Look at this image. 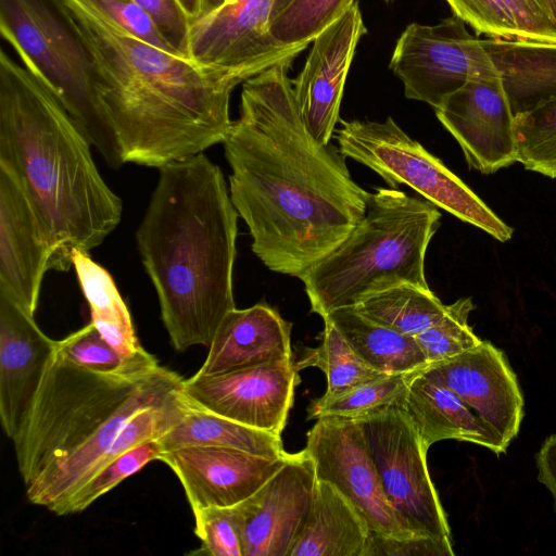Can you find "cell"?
<instances>
[{"mask_svg":"<svg viewBox=\"0 0 556 556\" xmlns=\"http://www.w3.org/2000/svg\"><path fill=\"white\" fill-rule=\"evenodd\" d=\"M277 63L242 84L240 115L223 142L229 193L271 271L300 278L336 250L366 212L370 193L339 149L304 127L288 71Z\"/></svg>","mask_w":556,"mask_h":556,"instance_id":"cell-1","label":"cell"},{"mask_svg":"<svg viewBox=\"0 0 556 556\" xmlns=\"http://www.w3.org/2000/svg\"><path fill=\"white\" fill-rule=\"evenodd\" d=\"M81 45L124 163L160 168L223 143L245 79L199 67L128 34L86 0H53Z\"/></svg>","mask_w":556,"mask_h":556,"instance_id":"cell-2","label":"cell"},{"mask_svg":"<svg viewBox=\"0 0 556 556\" xmlns=\"http://www.w3.org/2000/svg\"><path fill=\"white\" fill-rule=\"evenodd\" d=\"M184 380L144 349L111 370L76 365L55 349L12 439L27 500L64 516L130 419L180 392Z\"/></svg>","mask_w":556,"mask_h":556,"instance_id":"cell-3","label":"cell"},{"mask_svg":"<svg viewBox=\"0 0 556 556\" xmlns=\"http://www.w3.org/2000/svg\"><path fill=\"white\" fill-rule=\"evenodd\" d=\"M238 216L222 169L203 152L159 168L136 241L177 351L208 348L236 308Z\"/></svg>","mask_w":556,"mask_h":556,"instance_id":"cell-4","label":"cell"},{"mask_svg":"<svg viewBox=\"0 0 556 556\" xmlns=\"http://www.w3.org/2000/svg\"><path fill=\"white\" fill-rule=\"evenodd\" d=\"M90 148L53 91L1 50L0 165L26 194L52 250L53 270L67 271L75 250L97 248L122 219L123 202Z\"/></svg>","mask_w":556,"mask_h":556,"instance_id":"cell-5","label":"cell"},{"mask_svg":"<svg viewBox=\"0 0 556 556\" xmlns=\"http://www.w3.org/2000/svg\"><path fill=\"white\" fill-rule=\"evenodd\" d=\"M440 218L429 201L396 188L376 189L346 239L299 278L311 311L325 317L401 283L429 288L425 256Z\"/></svg>","mask_w":556,"mask_h":556,"instance_id":"cell-6","label":"cell"},{"mask_svg":"<svg viewBox=\"0 0 556 556\" xmlns=\"http://www.w3.org/2000/svg\"><path fill=\"white\" fill-rule=\"evenodd\" d=\"M0 31L106 163L113 168L124 164L116 135L93 90L85 51L53 0H0Z\"/></svg>","mask_w":556,"mask_h":556,"instance_id":"cell-7","label":"cell"},{"mask_svg":"<svg viewBox=\"0 0 556 556\" xmlns=\"http://www.w3.org/2000/svg\"><path fill=\"white\" fill-rule=\"evenodd\" d=\"M336 139L344 157L367 166L390 188L408 186L437 207L496 240L505 242L511 238L513 228L392 117L383 122L342 121Z\"/></svg>","mask_w":556,"mask_h":556,"instance_id":"cell-8","label":"cell"},{"mask_svg":"<svg viewBox=\"0 0 556 556\" xmlns=\"http://www.w3.org/2000/svg\"><path fill=\"white\" fill-rule=\"evenodd\" d=\"M386 497L404 531L451 541V530L427 466L424 444L404 406L357 419Z\"/></svg>","mask_w":556,"mask_h":556,"instance_id":"cell-9","label":"cell"},{"mask_svg":"<svg viewBox=\"0 0 556 556\" xmlns=\"http://www.w3.org/2000/svg\"><path fill=\"white\" fill-rule=\"evenodd\" d=\"M458 16L435 25L410 23L394 47L389 68L402 81L407 99L440 108L467 83L500 78L482 43Z\"/></svg>","mask_w":556,"mask_h":556,"instance_id":"cell-10","label":"cell"},{"mask_svg":"<svg viewBox=\"0 0 556 556\" xmlns=\"http://www.w3.org/2000/svg\"><path fill=\"white\" fill-rule=\"evenodd\" d=\"M275 0H230L191 23L189 59L199 67L237 74L247 80L266 68L294 60L306 46H282L268 34Z\"/></svg>","mask_w":556,"mask_h":556,"instance_id":"cell-11","label":"cell"},{"mask_svg":"<svg viewBox=\"0 0 556 556\" xmlns=\"http://www.w3.org/2000/svg\"><path fill=\"white\" fill-rule=\"evenodd\" d=\"M317 480L334 485L365 517L372 533L412 538L400 526L368 454L357 419L324 416L306 434Z\"/></svg>","mask_w":556,"mask_h":556,"instance_id":"cell-12","label":"cell"},{"mask_svg":"<svg viewBox=\"0 0 556 556\" xmlns=\"http://www.w3.org/2000/svg\"><path fill=\"white\" fill-rule=\"evenodd\" d=\"M293 361L268 363L184 380L195 406L242 425L281 434L301 382Z\"/></svg>","mask_w":556,"mask_h":556,"instance_id":"cell-13","label":"cell"},{"mask_svg":"<svg viewBox=\"0 0 556 556\" xmlns=\"http://www.w3.org/2000/svg\"><path fill=\"white\" fill-rule=\"evenodd\" d=\"M316 482L304 448L290 454L260 490L235 505L243 556H288L311 509Z\"/></svg>","mask_w":556,"mask_h":556,"instance_id":"cell-14","label":"cell"},{"mask_svg":"<svg viewBox=\"0 0 556 556\" xmlns=\"http://www.w3.org/2000/svg\"><path fill=\"white\" fill-rule=\"evenodd\" d=\"M428 379L452 390L507 447L519 432L523 395L506 355L489 341L451 358L429 364Z\"/></svg>","mask_w":556,"mask_h":556,"instance_id":"cell-15","label":"cell"},{"mask_svg":"<svg viewBox=\"0 0 556 556\" xmlns=\"http://www.w3.org/2000/svg\"><path fill=\"white\" fill-rule=\"evenodd\" d=\"M367 33L357 2L314 41L292 81L295 106L306 130L328 144L339 118L346 76L356 46Z\"/></svg>","mask_w":556,"mask_h":556,"instance_id":"cell-16","label":"cell"},{"mask_svg":"<svg viewBox=\"0 0 556 556\" xmlns=\"http://www.w3.org/2000/svg\"><path fill=\"white\" fill-rule=\"evenodd\" d=\"M434 111L470 168L492 174L517 162L515 116L501 78L471 80Z\"/></svg>","mask_w":556,"mask_h":556,"instance_id":"cell-17","label":"cell"},{"mask_svg":"<svg viewBox=\"0 0 556 556\" xmlns=\"http://www.w3.org/2000/svg\"><path fill=\"white\" fill-rule=\"evenodd\" d=\"M219 446H184L163 452L166 464L180 481L191 510L231 507L260 490L287 462Z\"/></svg>","mask_w":556,"mask_h":556,"instance_id":"cell-18","label":"cell"},{"mask_svg":"<svg viewBox=\"0 0 556 556\" xmlns=\"http://www.w3.org/2000/svg\"><path fill=\"white\" fill-rule=\"evenodd\" d=\"M56 343L41 331L35 315L0 288V420L11 440L30 407Z\"/></svg>","mask_w":556,"mask_h":556,"instance_id":"cell-19","label":"cell"},{"mask_svg":"<svg viewBox=\"0 0 556 556\" xmlns=\"http://www.w3.org/2000/svg\"><path fill=\"white\" fill-rule=\"evenodd\" d=\"M52 250L14 174L0 165V288L35 315Z\"/></svg>","mask_w":556,"mask_h":556,"instance_id":"cell-20","label":"cell"},{"mask_svg":"<svg viewBox=\"0 0 556 556\" xmlns=\"http://www.w3.org/2000/svg\"><path fill=\"white\" fill-rule=\"evenodd\" d=\"M291 324L265 302L230 311L208 346L197 375H215L292 361Z\"/></svg>","mask_w":556,"mask_h":556,"instance_id":"cell-21","label":"cell"},{"mask_svg":"<svg viewBox=\"0 0 556 556\" xmlns=\"http://www.w3.org/2000/svg\"><path fill=\"white\" fill-rule=\"evenodd\" d=\"M421 371L409 386L404 408L428 448L435 442L454 439L484 446L495 454L505 453L507 447L473 409Z\"/></svg>","mask_w":556,"mask_h":556,"instance_id":"cell-22","label":"cell"},{"mask_svg":"<svg viewBox=\"0 0 556 556\" xmlns=\"http://www.w3.org/2000/svg\"><path fill=\"white\" fill-rule=\"evenodd\" d=\"M370 530L331 483L317 480L308 515L288 556H365Z\"/></svg>","mask_w":556,"mask_h":556,"instance_id":"cell-23","label":"cell"},{"mask_svg":"<svg viewBox=\"0 0 556 556\" xmlns=\"http://www.w3.org/2000/svg\"><path fill=\"white\" fill-rule=\"evenodd\" d=\"M514 116L556 98V43L482 39Z\"/></svg>","mask_w":556,"mask_h":556,"instance_id":"cell-24","label":"cell"},{"mask_svg":"<svg viewBox=\"0 0 556 556\" xmlns=\"http://www.w3.org/2000/svg\"><path fill=\"white\" fill-rule=\"evenodd\" d=\"M323 319L341 333L367 365L382 374L409 372L429 365L414 336L379 325L354 306L333 309Z\"/></svg>","mask_w":556,"mask_h":556,"instance_id":"cell-25","label":"cell"},{"mask_svg":"<svg viewBox=\"0 0 556 556\" xmlns=\"http://www.w3.org/2000/svg\"><path fill=\"white\" fill-rule=\"evenodd\" d=\"M189 401V400H188ZM163 452L193 445L229 447L268 458L288 456L281 437L255 429L193 405L157 439Z\"/></svg>","mask_w":556,"mask_h":556,"instance_id":"cell-26","label":"cell"},{"mask_svg":"<svg viewBox=\"0 0 556 556\" xmlns=\"http://www.w3.org/2000/svg\"><path fill=\"white\" fill-rule=\"evenodd\" d=\"M477 35L556 43V25L536 0H445Z\"/></svg>","mask_w":556,"mask_h":556,"instance_id":"cell-27","label":"cell"},{"mask_svg":"<svg viewBox=\"0 0 556 556\" xmlns=\"http://www.w3.org/2000/svg\"><path fill=\"white\" fill-rule=\"evenodd\" d=\"M72 261L91 323L103 339L123 358L141 351L130 313L108 270L92 261L88 252L75 250Z\"/></svg>","mask_w":556,"mask_h":556,"instance_id":"cell-28","label":"cell"},{"mask_svg":"<svg viewBox=\"0 0 556 556\" xmlns=\"http://www.w3.org/2000/svg\"><path fill=\"white\" fill-rule=\"evenodd\" d=\"M354 308L379 325L415 336L437 324L447 305L430 288L401 283L365 296Z\"/></svg>","mask_w":556,"mask_h":556,"instance_id":"cell-29","label":"cell"},{"mask_svg":"<svg viewBox=\"0 0 556 556\" xmlns=\"http://www.w3.org/2000/svg\"><path fill=\"white\" fill-rule=\"evenodd\" d=\"M320 337V344L305 349L301 357L294 362V368L296 371L307 367L319 368L327 378L324 396L338 395L388 375L367 365L329 321L324 320Z\"/></svg>","mask_w":556,"mask_h":556,"instance_id":"cell-30","label":"cell"},{"mask_svg":"<svg viewBox=\"0 0 556 556\" xmlns=\"http://www.w3.org/2000/svg\"><path fill=\"white\" fill-rule=\"evenodd\" d=\"M421 370L386 375L334 396L321 395L309 404L308 419L324 416L359 419L390 406H404L409 386Z\"/></svg>","mask_w":556,"mask_h":556,"instance_id":"cell-31","label":"cell"},{"mask_svg":"<svg viewBox=\"0 0 556 556\" xmlns=\"http://www.w3.org/2000/svg\"><path fill=\"white\" fill-rule=\"evenodd\" d=\"M354 0H291L268 23L269 36L282 46H308L339 20Z\"/></svg>","mask_w":556,"mask_h":556,"instance_id":"cell-32","label":"cell"},{"mask_svg":"<svg viewBox=\"0 0 556 556\" xmlns=\"http://www.w3.org/2000/svg\"><path fill=\"white\" fill-rule=\"evenodd\" d=\"M517 162L556 178V98L515 116Z\"/></svg>","mask_w":556,"mask_h":556,"instance_id":"cell-33","label":"cell"},{"mask_svg":"<svg viewBox=\"0 0 556 556\" xmlns=\"http://www.w3.org/2000/svg\"><path fill=\"white\" fill-rule=\"evenodd\" d=\"M473 309L471 298L458 299L447 305L437 324L414 336L428 364L451 358L482 342L468 323Z\"/></svg>","mask_w":556,"mask_h":556,"instance_id":"cell-34","label":"cell"},{"mask_svg":"<svg viewBox=\"0 0 556 556\" xmlns=\"http://www.w3.org/2000/svg\"><path fill=\"white\" fill-rule=\"evenodd\" d=\"M163 453L157 440L138 444L98 469L73 495L64 516L81 513L123 480L159 459Z\"/></svg>","mask_w":556,"mask_h":556,"instance_id":"cell-35","label":"cell"},{"mask_svg":"<svg viewBox=\"0 0 556 556\" xmlns=\"http://www.w3.org/2000/svg\"><path fill=\"white\" fill-rule=\"evenodd\" d=\"M192 513L194 533L202 543L198 554L243 556L240 526L235 506L206 507Z\"/></svg>","mask_w":556,"mask_h":556,"instance_id":"cell-36","label":"cell"},{"mask_svg":"<svg viewBox=\"0 0 556 556\" xmlns=\"http://www.w3.org/2000/svg\"><path fill=\"white\" fill-rule=\"evenodd\" d=\"M56 352L76 365L100 370L115 369L124 361L92 323L58 340Z\"/></svg>","mask_w":556,"mask_h":556,"instance_id":"cell-37","label":"cell"},{"mask_svg":"<svg viewBox=\"0 0 556 556\" xmlns=\"http://www.w3.org/2000/svg\"><path fill=\"white\" fill-rule=\"evenodd\" d=\"M86 1L128 34L159 49L178 55L161 36L149 15L132 0Z\"/></svg>","mask_w":556,"mask_h":556,"instance_id":"cell-38","label":"cell"},{"mask_svg":"<svg viewBox=\"0 0 556 556\" xmlns=\"http://www.w3.org/2000/svg\"><path fill=\"white\" fill-rule=\"evenodd\" d=\"M152 20L161 36L185 59H189L191 22L175 0H132ZM190 60V59H189Z\"/></svg>","mask_w":556,"mask_h":556,"instance_id":"cell-39","label":"cell"},{"mask_svg":"<svg viewBox=\"0 0 556 556\" xmlns=\"http://www.w3.org/2000/svg\"><path fill=\"white\" fill-rule=\"evenodd\" d=\"M365 556H454L452 542L428 536L400 539L370 532Z\"/></svg>","mask_w":556,"mask_h":556,"instance_id":"cell-40","label":"cell"},{"mask_svg":"<svg viewBox=\"0 0 556 556\" xmlns=\"http://www.w3.org/2000/svg\"><path fill=\"white\" fill-rule=\"evenodd\" d=\"M538 480L551 493L556 509V433L546 438L535 455Z\"/></svg>","mask_w":556,"mask_h":556,"instance_id":"cell-41","label":"cell"},{"mask_svg":"<svg viewBox=\"0 0 556 556\" xmlns=\"http://www.w3.org/2000/svg\"><path fill=\"white\" fill-rule=\"evenodd\" d=\"M191 23L200 16L201 0H175Z\"/></svg>","mask_w":556,"mask_h":556,"instance_id":"cell-42","label":"cell"},{"mask_svg":"<svg viewBox=\"0 0 556 556\" xmlns=\"http://www.w3.org/2000/svg\"><path fill=\"white\" fill-rule=\"evenodd\" d=\"M229 1L230 0H201L200 16L198 21L211 15Z\"/></svg>","mask_w":556,"mask_h":556,"instance_id":"cell-43","label":"cell"},{"mask_svg":"<svg viewBox=\"0 0 556 556\" xmlns=\"http://www.w3.org/2000/svg\"><path fill=\"white\" fill-rule=\"evenodd\" d=\"M549 18L556 25V0H536Z\"/></svg>","mask_w":556,"mask_h":556,"instance_id":"cell-44","label":"cell"},{"mask_svg":"<svg viewBox=\"0 0 556 556\" xmlns=\"http://www.w3.org/2000/svg\"><path fill=\"white\" fill-rule=\"evenodd\" d=\"M290 1L291 0H275L273 10H271L270 20H273L275 16H277Z\"/></svg>","mask_w":556,"mask_h":556,"instance_id":"cell-45","label":"cell"},{"mask_svg":"<svg viewBox=\"0 0 556 556\" xmlns=\"http://www.w3.org/2000/svg\"><path fill=\"white\" fill-rule=\"evenodd\" d=\"M386 1H390V0H386Z\"/></svg>","mask_w":556,"mask_h":556,"instance_id":"cell-46","label":"cell"}]
</instances>
